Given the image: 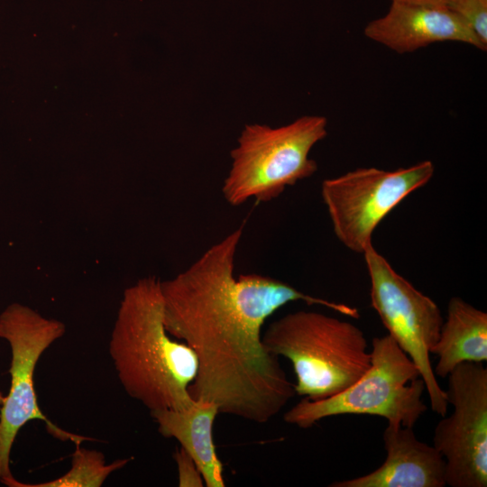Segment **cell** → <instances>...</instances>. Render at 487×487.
Returning <instances> with one entry per match:
<instances>
[{
  "label": "cell",
  "instance_id": "2",
  "mask_svg": "<svg viewBox=\"0 0 487 487\" xmlns=\"http://www.w3.org/2000/svg\"><path fill=\"white\" fill-rule=\"evenodd\" d=\"M109 354L126 393L151 412L180 409L193 402L189 388L197 376L198 359L165 327L157 277H144L124 289Z\"/></svg>",
  "mask_w": 487,
  "mask_h": 487
},
{
  "label": "cell",
  "instance_id": "13",
  "mask_svg": "<svg viewBox=\"0 0 487 487\" xmlns=\"http://www.w3.org/2000/svg\"><path fill=\"white\" fill-rule=\"evenodd\" d=\"M430 354L437 357L435 375L446 378L463 363L487 361V314L459 297L450 299L447 315Z\"/></svg>",
  "mask_w": 487,
  "mask_h": 487
},
{
  "label": "cell",
  "instance_id": "18",
  "mask_svg": "<svg viewBox=\"0 0 487 487\" xmlns=\"http://www.w3.org/2000/svg\"><path fill=\"white\" fill-rule=\"evenodd\" d=\"M4 401H5V396H3V395L0 393V409H1V407H2V405H3V403H4Z\"/></svg>",
  "mask_w": 487,
  "mask_h": 487
},
{
  "label": "cell",
  "instance_id": "17",
  "mask_svg": "<svg viewBox=\"0 0 487 487\" xmlns=\"http://www.w3.org/2000/svg\"><path fill=\"white\" fill-rule=\"evenodd\" d=\"M431 6H448L455 0H391Z\"/></svg>",
  "mask_w": 487,
  "mask_h": 487
},
{
  "label": "cell",
  "instance_id": "8",
  "mask_svg": "<svg viewBox=\"0 0 487 487\" xmlns=\"http://www.w3.org/2000/svg\"><path fill=\"white\" fill-rule=\"evenodd\" d=\"M434 172V164L423 161L395 170L359 168L325 179L321 196L337 239L350 251L363 253L382 219Z\"/></svg>",
  "mask_w": 487,
  "mask_h": 487
},
{
  "label": "cell",
  "instance_id": "11",
  "mask_svg": "<svg viewBox=\"0 0 487 487\" xmlns=\"http://www.w3.org/2000/svg\"><path fill=\"white\" fill-rule=\"evenodd\" d=\"M384 463L372 473L334 482L330 487H444L446 463L434 446L418 440L413 427L390 423L384 429Z\"/></svg>",
  "mask_w": 487,
  "mask_h": 487
},
{
  "label": "cell",
  "instance_id": "1",
  "mask_svg": "<svg viewBox=\"0 0 487 487\" xmlns=\"http://www.w3.org/2000/svg\"><path fill=\"white\" fill-rule=\"evenodd\" d=\"M243 229L206 250L185 271L161 280L164 325L198 359L189 391L194 400L215 403L219 412L264 424L296 395L279 357L262 342V326L289 302L302 300L340 314L348 307L305 294L257 273L234 276Z\"/></svg>",
  "mask_w": 487,
  "mask_h": 487
},
{
  "label": "cell",
  "instance_id": "6",
  "mask_svg": "<svg viewBox=\"0 0 487 487\" xmlns=\"http://www.w3.org/2000/svg\"><path fill=\"white\" fill-rule=\"evenodd\" d=\"M65 325L41 316L21 303H12L0 314V337L11 348L9 392L0 409V482L9 485L14 479L10 455L14 439L28 421L41 419L48 430L60 439L80 444L85 438L53 425L38 406L34 389L36 364L50 345L65 334Z\"/></svg>",
  "mask_w": 487,
  "mask_h": 487
},
{
  "label": "cell",
  "instance_id": "7",
  "mask_svg": "<svg viewBox=\"0 0 487 487\" xmlns=\"http://www.w3.org/2000/svg\"><path fill=\"white\" fill-rule=\"evenodd\" d=\"M363 254L371 280L372 307L389 335L418 369L432 410L446 416L449 405L446 393L430 361V350L444 321L438 306L400 275L372 244Z\"/></svg>",
  "mask_w": 487,
  "mask_h": 487
},
{
  "label": "cell",
  "instance_id": "4",
  "mask_svg": "<svg viewBox=\"0 0 487 487\" xmlns=\"http://www.w3.org/2000/svg\"><path fill=\"white\" fill-rule=\"evenodd\" d=\"M326 119L318 115H305L277 128L246 125L231 152L232 168L222 188L226 202L234 207L251 198L269 202L312 176L317 164L309 152L326 136Z\"/></svg>",
  "mask_w": 487,
  "mask_h": 487
},
{
  "label": "cell",
  "instance_id": "3",
  "mask_svg": "<svg viewBox=\"0 0 487 487\" xmlns=\"http://www.w3.org/2000/svg\"><path fill=\"white\" fill-rule=\"evenodd\" d=\"M266 349L292 364L296 394L309 400L335 395L371 366L363 332L349 321L320 312L299 310L269 325Z\"/></svg>",
  "mask_w": 487,
  "mask_h": 487
},
{
  "label": "cell",
  "instance_id": "10",
  "mask_svg": "<svg viewBox=\"0 0 487 487\" xmlns=\"http://www.w3.org/2000/svg\"><path fill=\"white\" fill-rule=\"evenodd\" d=\"M391 2L386 14L364 27L363 33L368 39L400 54L442 41H457L486 50L465 23L447 6Z\"/></svg>",
  "mask_w": 487,
  "mask_h": 487
},
{
  "label": "cell",
  "instance_id": "15",
  "mask_svg": "<svg viewBox=\"0 0 487 487\" xmlns=\"http://www.w3.org/2000/svg\"><path fill=\"white\" fill-rule=\"evenodd\" d=\"M487 47V0H455L448 6Z\"/></svg>",
  "mask_w": 487,
  "mask_h": 487
},
{
  "label": "cell",
  "instance_id": "16",
  "mask_svg": "<svg viewBox=\"0 0 487 487\" xmlns=\"http://www.w3.org/2000/svg\"><path fill=\"white\" fill-rule=\"evenodd\" d=\"M178 468V482L180 487H202L205 485L202 474L192 457L182 448L174 455Z\"/></svg>",
  "mask_w": 487,
  "mask_h": 487
},
{
  "label": "cell",
  "instance_id": "12",
  "mask_svg": "<svg viewBox=\"0 0 487 487\" xmlns=\"http://www.w3.org/2000/svg\"><path fill=\"white\" fill-rule=\"evenodd\" d=\"M219 413L215 403L202 400H194L180 409L151 412L161 435L175 438L192 457L207 487L225 486L223 464L213 439L214 422Z\"/></svg>",
  "mask_w": 487,
  "mask_h": 487
},
{
  "label": "cell",
  "instance_id": "14",
  "mask_svg": "<svg viewBox=\"0 0 487 487\" xmlns=\"http://www.w3.org/2000/svg\"><path fill=\"white\" fill-rule=\"evenodd\" d=\"M79 445L76 444L77 449L73 454L72 467L65 475L40 484H22L14 479L10 487H98L111 473L124 466L129 462V459H122L106 464L103 454L80 448Z\"/></svg>",
  "mask_w": 487,
  "mask_h": 487
},
{
  "label": "cell",
  "instance_id": "9",
  "mask_svg": "<svg viewBox=\"0 0 487 487\" xmlns=\"http://www.w3.org/2000/svg\"><path fill=\"white\" fill-rule=\"evenodd\" d=\"M446 391L453 411L434 430L433 446L446 463L451 487L487 486V369L463 363L447 376Z\"/></svg>",
  "mask_w": 487,
  "mask_h": 487
},
{
  "label": "cell",
  "instance_id": "5",
  "mask_svg": "<svg viewBox=\"0 0 487 487\" xmlns=\"http://www.w3.org/2000/svg\"><path fill=\"white\" fill-rule=\"evenodd\" d=\"M420 372L389 335L372 340L371 366L345 391L320 400L302 398L283 415L285 422L308 428L337 415H372L413 427L426 412Z\"/></svg>",
  "mask_w": 487,
  "mask_h": 487
}]
</instances>
